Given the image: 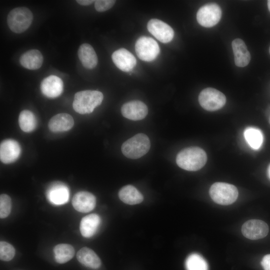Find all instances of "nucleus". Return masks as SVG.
<instances>
[{"mask_svg": "<svg viewBox=\"0 0 270 270\" xmlns=\"http://www.w3.org/2000/svg\"><path fill=\"white\" fill-rule=\"evenodd\" d=\"M54 258L59 264H64L70 260L74 254V247L66 244L56 246L54 249Z\"/></svg>", "mask_w": 270, "mask_h": 270, "instance_id": "b1692460", "label": "nucleus"}, {"mask_svg": "<svg viewBox=\"0 0 270 270\" xmlns=\"http://www.w3.org/2000/svg\"><path fill=\"white\" fill-rule=\"evenodd\" d=\"M243 236L250 240L262 238L268 232V226L266 222L260 220H250L245 222L242 227Z\"/></svg>", "mask_w": 270, "mask_h": 270, "instance_id": "9d476101", "label": "nucleus"}, {"mask_svg": "<svg viewBox=\"0 0 270 270\" xmlns=\"http://www.w3.org/2000/svg\"><path fill=\"white\" fill-rule=\"evenodd\" d=\"M78 261L86 267L97 269L102 264L101 260L95 252L87 247L80 248L76 254Z\"/></svg>", "mask_w": 270, "mask_h": 270, "instance_id": "4be33fe9", "label": "nucleus"}, {"mask_svg": "<svg viewBox=\"0 0 270 270\" xmlns=\"http://www.w3.org/2000/svg\"><path fill=\"white\" fill-rule=\"evenodd\" d=\"M234 62L236 66L244 67L246 66L250 60V54L244 42L240 38L234 40L232 43Z\"/></svg>", "mask_w": 270, "mask_h": 270, "instance_id": "a211bd4d", "label": "nucleus"}, {"mask_svg": "<svg viewBox=\"0 0 270 270\" xmlns=\"http://www.w3.org/2000/svg\"><path fill=\"white\" fill-rule=\"evenodd\" d=\"M112 60L120 70L129 72L136 66V60L134 56L128 50L122 48L113 52Z\"/></svg>", "mask_w": 270, "mask_h": 270, "instance_id": "4468645a", "label": "nucleus"}, {"mask_svg": "<svg viewBox=\"0 0 270 270\" xmlns=\"http://www.w3.org/2000/svg\"><path fill=\"white\" fill-rule=\"evenodd\" d=\"M46 195L51 204L54 205H62L66 204L69 199V189L64 183L55 182L48 188Z\"/></svg>", "mask_w": 270, "mask_h": 270, "instance_id": "9b49d317", "label": "nucleus"}, {"mask_svg": "<svg viewBox=\"0 0 270 270\" xmlns=\"http://www.w3.org/2000/svg\"><path fill=\"white\" fill-rule=\"evenodd\" d=\"M200 105L206 110L214 111L221 108L225 104L226 98L224 94L214 88L203 90L198 96Z\"/></svg>", "mask_w": 270, "mask_h": 270, "instance_id": "423d86ee", "label": "nucleus"}, {"mask_svg": "<svg viewBox=\"0 0 270 270\" xmlns=\"http://www.w3.org/2000/svg\"><path fill=\"white\" fill-rule=\"evenodd\" d=\"M74 124L72 117L66 113L57 114L48 122L50 130L54 132H61L70 130Z\"/></svg>", "mask_w": 270, "mask_h": 270, "instance_id": "f3484780", "label": "nucleus"}, {"mask_svg": "<svg viewBox=\"0 0 270 270\" xmlns=\"http://www.w3.org/2000/svg\"><path fill=\"white\" fill-rule=\"evenodd\" d=\"M78 54L83 66L88 69H92L98 64V56L92 46L88 44H83L80 46Z\"/></svg>", "mask_w": 270, "mask_h": 270, "instance_id": "aec40b11", "label": "nucleus"}, {"mask_svg": "<svg viewBox=\"0 0 270 270\" xmlns=\"http://www.w3.org/2000/svg\"><path fill=\"white\" fill-rule=\"evenodd\" d=\"M76 2L82 6H88L95 2L93 0H78Z\"/></svg>", "mask_w": 270, "mask_h": 270, "instance_id": "2f4dec72", "label": "nucleus"}, {"mask_svg": "<svg viewBox=\"0 0 270 270\" xmlns=\"http://www.w3.org/2000/svg\"><path fill=\"white\" fill-rule=\"evenodd\" d=\"M135 50L140 59L149 62L158 56L160 52V47L158 42L152 38L142 36L136 41Z\"/></svg>", "mask_w": 270, "mask_h": 270, "instance_id": "0eeeda50", "label": "nucleus"}, {"mask_svg": "<svg viewBox=\"0 0 270 270\" xmlns=\"http://www.w3.org/2000/svg\"><path fill=\"white\" fill-rule=\"evenodd\" d=\"M118 196L122 202L130 205L140 204L144 200L142 194L132 185L123 186L118 192Z\"/></svg>", "mask_w": 270, "mask_h": 270, "instance_id": "5701e85b", "label": "nucleus"}, {"mask_svg": "<svg viewBox=\"0 0 270 270\" xmlns=\"http://www.w3.org/2000/svg\"><path fill=\"white\" fill-rule=\"evenodd\" d=\"M40 90L42 94L48 98H56L63 91L62 80L56 76H50L42 80Z\"/></svg>", "mask_w": 270, "mask_h": 270, "instance_id": "2eb2a0df", "label": "nucleus"}, {"mask_svg": "<svg viewBox=\"0 0 270 270\" xmlns=\"http://www.w3.org/2000/svg\"><path fill=\"white\" fill-rule=\"evenodd\" d=\"M15 254V249L10 244L1 241L0 242V258L3 261L12 260Z\"/></svg>", "mask_w": 270, "mask_h": 270, "instance_id": "cd10ccee", "label": "nucleus"}, {"mask_svg": "<svg viewBox=\"0 0 270 270\" xmlns=\"http://www.w3.org/2000/svg\"><path fill=\"white\" fill-rule=\"evenodd\" d=\"M20 62L24 68L31 70L38 69L43 62V56L37 50H30L24 53L20 57Z\"/></svg>", "mask_w": 270, "mask_h": 270, "instance_id": "412c9836", "label": "nucleus"}, {"mask_svg": "<svg viewBox=\"0 0 270 270\" xmlns=\"http://www.w3.org/2000/svg\"><path fill=\"white\" fill-rule=\"evenodd\" d=\"M209 193L212 200L221 205H229L234 203L238 196L236 188L231 184L218 182L210 188Z\"/></svg>", "mask_w": 270, "mask_h": 270, "instance_id": "39448f33", "label": "nucleus"}, {"mask_svg": "<svg viewBox=\"0 0 270 270\" xmlns=\"http://www.w3.org/2000/svg\"><path fill=\"white\" fill-rule=\"evenodd\" d=\"M268 178L270 179V164L268 168Z\"/></svg>", "mask_w": 270, "mask_h": 270, "instance_id": "473e14b6", "label": "nucleus"}, {"mask_svg": "<svg viewBox=\"0 0 270 270\" xmlns=\"http://www.w3.org/2000/svg\"><path fill=\"white\" fill-rule=\"evenodd\" d=\"M103 98V94L98 90L80 91L74 96L72 106L74 110L78 114H90L102 104Z\"/></svg>", "mask_w": 270, "mask_h": 270, "instance_id": "f03ea898", "label": "nucleus"}, {"mask_svg": "<svg viewBox=\"0 0 270 270\" xmlns=\"http://www.w3.org/2000/svg\"><path fill=\"white\" fill-rule=\"evenodd\" d=\"M150 147L148 137L145 134H138L124 142L122 146V152L127 158L136 159L146 154Z\"/></svg>", "mask_w": 270, "mask_h": 270, "instance_id": "7ed1b4c3", "label": "nucleus"}, {"mask_svg": "<svg viewBox=\"0 0 270 270\" xmlns=\"http://www.w3.org/2000/svg\"><path fill=\"white\" fill-rule=\"evenodd\" d=\"M122 116L132 120L144 119L147 115L148 109L144 103L140 100H132L124 104L121 108Z\"/></svg>", "mask_w": 270, "mask_h": 270, "instance_id": "f8f14e48", "label": "nucleus"}, {"mask_svg": "<svg viewBox=\"0 0 270 270\" xmlns=\"http://www.w3.org/2000/svg\"><path fill=\"white\" fill-rule=\"evenodd\" d=\"M12 208V202L10 197L6 194H2L0 196V218H4L10 214Z\"/></svg>", "mask_w": 270, "mask_h": 270, "instance_id": "c85d7f7f", "label": "nucleus"}, {"mask_svg": "<svg viewBox=\"0 0 270 270\" xmlns=\"http://www.w3.org/2000/svg\"><path fill=\"white\" fill-rule=\"evenodd\" d=\"M100 223V216L96 214H92L84 216L81 220L80 230L82 235L85 238L92 236Z\"/></svg>", "mask_w": 270, "mask_h": 270, "instance_id": "6ab92c4d", "label": "nucleus"}, {"mask_svg": "<svg viewBox=\"0 0 270 270\" xmlns=\"http://www.w3.org/2000/svg\"><path fill=\"white\" fill-rule=\"evenodd\" d=\"M114 0H95L94 7L99 12H102L110 9L115 4Z\"/></svg>", "mask_w": 270, "mask_h": 270, "instance_id": "c756f323", "label": "nucleus"}, {"mask_svg": "<svg viewBox=\"0 0 270 270\" xmlns=\"http://www.w3.org/2000/svg\"><path fill=\"white\" fill-rule=\"evenodd\" d=\"M148 32L162 43L170 42L174 36V31L170 26L156 18L151 19L147 24Z\"/></svg>", "mask_w": 270, "mask_h": 270, "instance_id": "1a4fd4ad", "label": "nucleus"}, {"mask_svg": "<svg viewBox=\"0 0 270 270\" xmlns=\"http://www.w3.org/2000/svg\"><path fill=\"white\" fill-rule=\"evenodd\" d=\"M268 7L269 11L270 12V0L268 1Z\"/></svg>", "mask_w": 270, "mask_h": 270, "instance_id": "72a5a7b5", "label": "nucleus"}, {"mask_svg": "<svg viewBox=\"0 0 270 270\" xmlns=\"http://www.w3.org/2000/svg\"><path fill=\"white\" fill-rule=\"evenodd\" d=\"M207 160L204 150L198 147H190L182 150L177 155L178 166L186 170L196 171L202 168Z\"/></svg>", "mask_w": 270, "mask_h": 270, "instance_id": "f257e3e1", "label": "nucleus"}, {"mask_svg": "<svg viewBox=\"0 0 270 270\" xmlns=\"http://www.w3.org/2000/svg\"><path fill=\"white\" fill-rule=\"evenodd\" d=\"M32 19V14L28 8L18 7L10 12L7 16V24L12 32L20 34L30 27Z\"/></svg>", "mask_w": 270, "mask_h": 270, "instance_id": "20e7f679", "label": "nucleus"}, {"mask_svg": "<svg viewBox=\"0 0 270 270\" xmlns=\"http://www.w3.org/2000/svg\"><path fill=\"white\" fill-rule=\"evenodd\" d=\"M269 52H270V46L269 48Z\"/></svg>", "mask_w": 270, "mask_h": 270, "instance_id": "f704fd0d", "label": "nucleus"}, {"mask_svg": "<svg viewBox=\"0 0 270 270\" xmlns=\"http://www.w3.org/2000/svg\"><path fill=\"white\" fill-rule=\"evenodd\" d=\"M21 148L19 144L12 139L2 141L0 145V158L4 164H10L19 157Z\"/></svg>", "mask_w": 270, "mask_h": 270, "instance_id": "ddd939ff", "label": "nucleus"}, {"mask_svg": "<svg viewBox=\"0 0 270 270\" xmlns=\"http://www.w3.org/2000/svg\"><path fill=\"white\" fill-rule=\"evenodd\" d=\"M185 266L186 270H208L206 260L196 253L192 254L188 256Z\"/></svg>", "mask_w": 270, "mask_h": 270, "instance_id": "bb28decb", "label": "nucleus"}, {"mask_svg": "<svg viewBox=\"0 0 270 270\" xmlns=\"http://www.w3.org/2000/svg\"><path fill=\"white\" fill-rule=\"evenodd\" d=\"M36 120L34 114L28 110L20 112L18 117V124L20 129L26 132L33 131L36 126Z\"/></svg>", "mask_w": 270, "mask_h": 270, "instance_id": "a878e982", "label": "nucleus"}, {"mask_svg": "<svg viewBox=\"0 0 270 270\" xmlns=\"http://www.w3.org/2000/svg\"><path fill=\"white\" fill-rule=\"evenodd\" d=\"M244 137L249 146L254 150H258L262 146L264 136L261 130L254 127L247 128L244 132Z\"/></svg>", "mask_w": 270, "mask_h": 270, "instance_id": "393cba45", "label": "nucleus"}, {"mask_svg": "<svg viewBox=\"0 0 270 270\" xmlns=\"http://www.w3.org/2000/svg\"><path fill=\"white\" fill-rule=\"evenodd\" d=\"M221 16V8L215 3H209L202 6L196 14L198 22L206 28H210L216 24Z\"/></svg>", "mask_w": 270, "mask_h": 270, "instance_id": "6e6552de", "label": "nucleus"}, {"mask_svg": "<svg viewBox=\"0 0 270 270\" xmlns=\"http://www.w3.org/2000/svg\"><path fill=\"white\" fill-rule=\"evenodd\" d=\"M261 264L264 270H270V254L264 256L262 261Z\"/></svg>", "mask_w": 270, "mask_h": 270, "instance_id": "7c9ffc66", "label": "nucleus"}, {"mask_svg": "<svg viewBox=\"0 0 270 270\" xmlns=\"http://www.w3.org/2000/svg\"><path fill=\"white\" fill-rule=\"evenodd\" d=\"M96 198L90 192L82 191L77 192L72 199V204L74 208L80 212H88L95 207Z\"/></svg>", "mask_w": 270, "mask_h": 270, "instance_id": "dca6fc26", "label": "nucleus"}]
</instances>
